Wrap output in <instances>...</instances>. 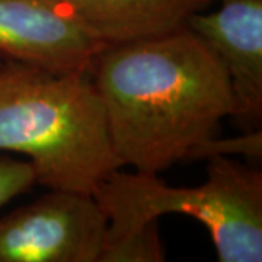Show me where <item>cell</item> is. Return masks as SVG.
I'll return each mask as SVG.
<instances>
[{
	"mask_svg": "<svg viewBox=\"0 0 262 262\" xmlns=\"http://www.w3.org/2000/svg\"><path fill=\"white\" fill-rule=\"evenodd\" d=\"M91 77L122 166L166 170L236 115L220 58L191 29L102 48Z\"/></svg>",
	"mask_w": 262,
	"mask_h": 262,
	"instance_id": "obj_1",
	"label": "cell"
},
{
	"mask_svg": "<svg viewBox=\"0 0 262 262\" xmlns=\"http://www.w3.org/2000/svg\"><path fill=\"white\" fill-rule=\"evenodd\" d=\"M0 150L28 156L37 184L92 194L122 168L91 73L0 61Z\"/></svg>",
	"mask_w": 262,
	"mask_h": 262,
	"instance_id": "obj_2",
	"label": "cell"
},
{
	"mask_svg": "<svg viewBox=\"0 0 262 262\" xmlns=\"http://www.w3.org/2000/svg\"><path fill=\"white\" fill-rule=\"evenodd\" d=\"M207 162V179L196 187H170L137 170L106 175L92 192L108 219L106 241L184 214L206 226L220 262H261L262 172L226 156Z\"/></svg>",
	"mask_w": 262,
	"mask_h": 262,
	"instance_id": "obj_3",
	"label": "cell"
},
{
	"mask_svg": "<svg viewBox=\"0 0 262 262\" xmlns=\"http://www.w3.org/2000/svg\"><path fill=\"white\" fill-rule=\"evenodd\" d=\"M106 233L92 194L48 189L0 217V262H99Z\"/></svg>",
	"mask_w": 262,
	"mask_h": 262,
	"instance_id": "obj_4",
	"label": "cell"
},
{
	"mask_svg": "<svg viewBox=\"0 0 262 262\" xmlns=\"http://www.w3.org/2000/svg\"><path fill=\"white\" fill-rule=\"evenodd\" d=\"M102 46L58 0H0V58L91 73Z\"/></svg>",
	"mask_w": 262,
	"mask_h": 262,
	"instance_id": "obj_5",
	"label": "cell"
},
{
	"mask_svg": "<svg viewBox=\"0 0 262 262\" xmlns=\"http://www.w3.org/2000/svg\"><path fill=\"white\" fill-rule=\"evenodd\" d=\"M220 8L195 13L188 28L225 66L236 101L233 118L246 131L262 120V0H217Z\"/></svg>",
	"mask_w": 262,
	"mask_h": 262,
	"instance_id": "obj_6",
	"label": "cell"
},
{
	"mask_svg": "<svg viewBox=\"0 0 262 262\" xmlns=\"http://www.w3.org/2000/svg\"><path fill=\"white\" fill-rule=\"evenodd\" d=\"M103 48L155 38L188 27L217 0H58Z\"/></svg>",
	"mask_w": 262,
	"mask_h": 262,
	"instance_id": "obj_7",
	"label": "cell"
},
{
	"mask_svg": "<svg viewBox=\"0 0 262 262\" xmlns=\"http://www.w3.org/2000/svg\"><path fill=\"white\" fill-rule=\"evenodd\" d=\"M166 259L158 222L118 239L106 241L99 262H162Z\"/></svg>",
	"mask_w": 262,
	"mask_h": 262,
	"instance_id": "obj_8",
	"label": "cell"
},
{
	"mask_svg": "<svg viewBox=\"0 0 262 262\" xmlns=\"http://www.w3.org/2000/svg\"><path fill=\"white\" fill-rule=\"evenodd\" d=\"M245 156L251 159H261L262 156V131L249 130L230 139H217L211 137L189 153L187 160L210 159L214 156Z\"/></svg>",
	"mask_w": 262,
	"mask_h": 262,
	"instance_id": "obj_9",
	"label": "cell"
},
{
	"mask_svg": "<svg viewBox=\"0 0 262 262\" xmlns=\"http://www.w3.org/2000/svg\"><path fill=\"white\" fill-rule=\"evenodd\" d=\"M37 184L35 172L28 160L0 156V208L12 198L28 192Z\"/></svg>",
	"mask_w": 262,
	"mask_h": 262,
	"instance_id": "obj_10",
	"label": "cell"
},
{
	"mask_svg": "<svg viewBox=\"0 0 262 262\" xmlns=\"http://www.w3.org/2000/svg\"><path fill=\"white\" fill-rule=\"evenodd\" d=\"M0 61H2V58H0Z\"/></svg>",
	"mask_w": 262,
	"mask_h": 262,
	"instance_id": "obj_11",
	"label": "cell"
}]
</instances>
